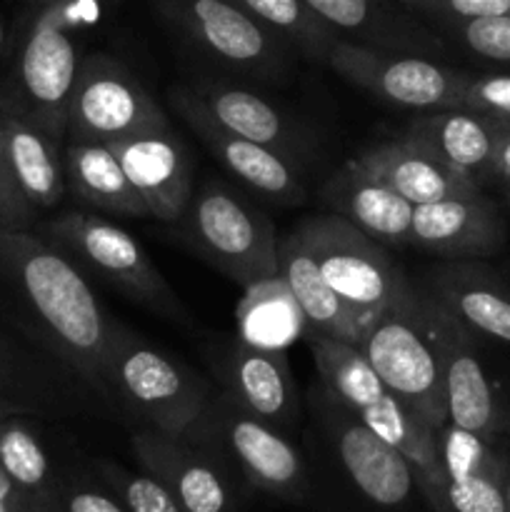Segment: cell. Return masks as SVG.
Wrapping results in <instances>:
<instances>
[{"mask_svg": "<svg viewBox=\"0 0 510 512\" xmlns=\"http://www.w3.org/2000/svg\"><path fill=\"white\" fill-rule=\"evenodd\" d=\"M0 308L40 353L105 400V355L118 320L88 275L35 230L0 225Z\"/></svg>", "mask_w": 510, "mask_h": 512, "instance_id": "cell-1", "label": "cell"}, {"mask_svg": "<svg viewBox=\"0 0 510 512\" xmlns=\"http://www.w3.org/2000/svg\"><path fill=\"white\" fill-rule=\"evenodd\" d=\"M435 313V300L413 285L370 320L358 350L408 413L438 433L448 413Z\"/></svg>", "mask_w": 510, "mask_h": 512, "instance_id": "cell-2", "label": "cell"}, {"mask_svg": "<svg viewBox=\"0 0 510 512\" xmlns=\"http://www.w3.org/2000/svg\"><path fill=\"white\" fill-rule=\"evenodd\" d=\"M105 403L140 428L188 435L213 398V385L160 345L115 323L103 368Z\"/></svg>", "mask_w": 510, "mask_h": 512, "instance_id": "cell-3", "label": "cell"}, {"mask_svg": "<svg viewBox=\"0 0 510 512\" xmlns=\"http://www.w3.org/2000/svg\"><path fill=\"white\" fill-rule=\"evenodd\" d=\"M313 353L318 380L345 405L353 410L370 430L388 440L395 450L413 465L418 490L435 512L443 503V468H440L438 433L408 413L403 403L385 388L368 360L355 345L325 338L318 333H305Z\"/></svg>", "mask_w": 510, "mask_h": 512, "instance_id": "cell-4", "label": "cell"}, {"mask_svg": "<svg viewBox=\"0 0 510 512\" xmlns=\"http://www.w3.org/2000/svg\"><path fill=\"white\" fill-rule=\"evenodd\" d=\"M38 233L63 250L85 275L118 288L160 318L188 323V313L180 305L178 295L155 268L138 238L110 218L85 210H65L40 223Z\"/></svg>", "mask_w": 510, "mask_h": 512, "instance_id": "cell-5", "label": "cell"}, {"mask_svg": "<svg viewBox=\"0 0 510 512\" xmlns=\"http://www.w3.org/2000/svg\"><path fill=\"white\" fill-rule=\"evenodd\" d=\"M183 438L213 453L253 490L288 503L305 498L308 475L293 438L240 408L223 390H215L198 425Z\"/></svg>", "mask_w": 510, "mask_h": 512, "instance_id": "cell-6", "label": "cell"}, {"mask_svg": "<svg viewBox=\"0 0 510 512\" xmlns=\"http://www.w3.org/2000/svg\"><path fill=\"white\" fill-rule=\"evenodd\" d=\"M180 238L240 288L278 278V235L260 210L223 183L205 180L190 195Z\"/></svg>", "mask_w": 510, "mask_h": 512, "instance_id": "cell-7", "label": "cell"}, {"mask_svg": "<svg viewBox=\"0 0 510 512\" xmlns=\"http://www.w3.org/2000/svg\"><path fill=\"white\" fill-rule=\"evenodd\" d=\"M155 13L195 53L250 78L278 80L295 50L233 0H153Z\"/></svg>", "mask_w": 510, "mask_h": 512, "instance_id": "cell-8", "label": "cell"}, {"mask_svg": "<svg viewBox=\"0 0 510 512\" xmlns=\"http://www.w3.org/2000/svg\"><path fill=\"white\" fill-rule=\"evenodd\" d=\"M293 233L313 255L330 288L368 323L413 288L383 245L340 215H308Z\"/></svg>", "mask_w": 510, "mask_h": 512, "instance_id": "cell-9", "label": "cell"}, {"mask_svg": "<svg viewBox=\"0 0 510 512\" xmlns=\"http://www.w3.org/2000/svg\"><path fill=\"white\" fill-rule=\"evenodd\" d=\"M80 63L83 55L70 35L65 10L55 5L25 33L13 68V83L0 88V95L45 133L65 143L68 105Z\"/></svg>", "mask_w": 510, "mask_h": 512, "instance_id": "cell-10", "label": "cell"}, {"mask_svg": "<svg viewBox=\"0 0 510 512\" xmlns=\"http://www.w3.org/2000/svg\"><path fill=\"white\" fill-rule=\"evenodd\" d=\"M170 125L138 75L108 53H90L80 63L68 105L65 140L115 143Z\"/></svg>", "mask_w": 510, "mask_h": 512, "instance_id": "cell-11", "label": "cell"}, {"mask_svg": "<svg viewBox=\"0 0 510 512\" xmlns=\"http://www.w3.org/2000/svg\"><path fill=\"white\" fill-rule=\"evenodd\" d=\"M328 65L335 75L380 103L415 113L460 108L470 78V73L448 68L438 58L368 48L350 40H338L333 45Z\"/></svg>", "mask_w": 510, "mask_h": 512, "instance_id": "cell-12", "label": "cell"}, {"mask_svg": "<svg viewBox=\"0 0 510 512\" xmlns=\"http://www.w3.org/2000/svg\"><path fill=\"white\" fill-rule=\"evenodd\" d=\"M308 405L340 468L365 500L385 510L410 503L418 480L413 465L400 450L370 430L320 380L308 393Z\"/></svg>", "mask_w": 510, "mask_h": 512, "instance_id": "cell-13", "label": "cell"}, {"mask_svg": "<svg viewBox=\"0 0 510 512\" xmlns=\"http://www.w3.org/2000/svg\"><path fill=\"white\" fill-rule=\"evenodd\" d=\"M203 358L218 390L255 418L295 438L303 423V400L283 350L260 348L235 333L210 340Z\"/></svg>", "mask_w": 510, "mask_h": 512, "instance_id": "cell-14", "label": "cell"}, {"mask_svg": "<svg viewBox=\"0 0 510 512\" xmlns=\"http://www.w3.org/2000/svg\"><path fill=\"white\" fill-rule=\"evenodd\" d=\"M130 450L140 470L153 475L183 512H240L228 468L190 438L138 428Z\"/></svg>", "mask_w": 510, "mask_h": 512, "instance_id": "cell-15", "label": "cell"}, {"mask_svg": "<svg viewBox=\"0 0 510 512\" xmlns=\"http://www.w3.org/2000/svg\"><path fill=\"white\" fill-rule=\"evenodd\" d=\"M175 113L188 123L200 138V143L213 153V158L233 175L235 180L245 185L253 193L283 205L305 203L303 163H298L290 155L280 150L268 148V145L253 143L240 135L228 133L220 128L213 118L203 110V105L193 98L188 85L173 88L168 95Z\"/></svg>", "mask_w": 510, "mask_h": 512, "instance_id": "cell-16", "label": "cell"}, {"mask_svg": "<svg viewBox=\"0 0 510 512\" xmlns=\"http://www.w3.org/2000/svg\"><path fill=\"white\" fill-rule=\"evenodd\" d=\"M435 308L448 423L495 443L508 428V413L500 400L498 385L490 378L473 335L460 328L438 303Z\"/></svg>", "mask_w": 510, "mask_h": 512, "instance_id": "cell-17", "label": "cell"}, {"mask_svg": "<svg viewBox=\"0 0 510 512\" xmlns=\"http://www.w3.org/2000/svg\"><path fill=\"white\" fill-rule=\"evenodd\" d=\"M108 145L148 205L150 218L170 225L178 223L195 190V175L193 155L175 135L173 125L145 130Z\"/></svg>", "mask_w": 510, "mask_h": 512, "instance_id": "cell-18", "label": "cell"}, {"mask_svg": "<svg viewBox=\"0 0 510 512\" xmlns=\"http://www.w3.org/2000/svg\"><path fill=\"white\" fill-rule=\"evenodd\" d=\"M508 243L498 205L485 193L415 205L410 245L440 260H483Z\"/></svg>", "mask_w": 510, "mask_h": 512, "instance_id": "cell-19", "label": "cell"}, {"mask_svg": "<svg viewBox=\"0 0 510 512\" xmlns=\"http://www.w3.org/2000/svg\"><path fill=\"white\" fill-rule=\"evenodd\" d=\"M425 293L473 338L510 348V285L480 260H445L425 278Z\"/></svg>", "mask_w": 510, "mask_h": 512, "instance_id": "cell-20", "label": "cell"}, {"mask_svg": "<svg viewBox=\"0 0 510 512\" xmlns=\"http://www.w3.org/2000/svg\"><path fill=\"white\" fill-rule=\"evenodd\" d=\"M313 8L340 40L440 58L448 53L445 40L428 23L410 13L398 0H303Z\"/></svg>", "mask_w": 510, "mask_h": 512, "instance_id": "cell-21", "label": "cell"}, {"mask_svg": "<svg viewBox=\"0 0 510 512\" xmlns=\"http://www.w3.org/2000/svg\"><path fill=\"white\" fill-rule=\"evenodd\" d=\"M438 450L445 480L438 512H505L508 458L495 443L445 423Z\"/></svg>", "mask_w": 510, "mask_h": 512, "instance_id": "cell-22", "label": "cell"}, {"mask_svg": "<svg viewBox=\"0 0 510 512\" xmlns=\"http://www.w3.org/2000/svg\"><path fill=\"white\" fill-rule=\"evenodd\" d=\"M188 90L203 105L205 113L228 133L280 150L298 163L313 153V138L305 133L303 125L255 90L220 80H200L188 85Z\"/></svg>", "mask_w": 510, "mask_h": 512, "instance_id": "cell-23", "label": "cell"}, {"mask_svg": "<svg viewBox=\"0 0 510 512\" xmlns=\"http://www.w3.org/2000/svg\"><path fill=\"white\" fill-rule=\"evenodd\" d=\"M505 120L473 108H440L415 113L403 138L428 148L450 168L470 175L480 185L493 180V158Z\"/></svg>", "mask_w": 510, "mask_h": 512, "instance_id": "cell-24", "label": "cell"}, {"mask_svg": "<svg viewBox=\"0 0 510 512\" xmlns=\"http://www.w3.org/2000/svg\"><path fill=\"white\" fill-rule=\"evenodd\" d=\"M318 198L328 213L345 218L380 245H410L415 205L380 183L358 158H350L343 168L335 170L320 188Z\"/></svg>", "mask_w": 510, "mask_h": 512, "instance_id": "cell-25", "label": "cell"}, {"mask_svg": "<svg viewBox=\"0 0 510 512\" xmlns=\"http://www.w3.org/2000/svg\"><path fill=\"white\" fill-rule=\"evenodd\" d=\"M355 158L380 183H385L413 205L483 193V185L478 180L450 168L448 163L435 158L428 148L403 138V135L388 140V143L373 145Z\"/></svg>", "mask_w": 510, "mask_h": 512, "instance_id": "cell-26", "label": "cell"}, {"mask_svg": "<svg viewBox=\"0 0 510 512\" xmlns=\"http://www.w3.org/2000/svg\"><path fill=\"white\" fill-rule=\"evenodd\" d=\"M0 133H3L10 173L30 208L35 213L58 208L68 195L63 168L65 143L25 118L3 95H0Z\"/></svg>", "mask_w": 510, "mask_h": 512, "instance_id": "cell-27", "label": "cell"}, {"mask_svg": "<svg viewBox=\"0 0 510 512\" xmlns=\"http://www.w3.org/2000/svg\"><path fill=\"white\" fill-rule=\"evenodd\" d=\"M278 270L280 278L293 293L300 313L305 320V333H318L325 338L350 343L358 348L368 320L360 318L323 278L315 265L313 255L308 253L298 235L290 230L285 238L278 240Z\"/></svg>", "mask_w": 510, "mask_h": 512, "instance_id": "cell-28", "label": "cell"}, {"mask_svg": "<svg viewBox=\"0 0 510 512\" xmlns=\"http://www.w3.org/2000/svg\"><path fill=\"white\" fill-rule=\"evenodd\" d=\"M63 168L65 190L75 203L113 218H150L148 205L108 143L65 140Z\"/></svg>", "mask_w": 510, "mask_h": 512, "instance_id": "cell-29", "label": "cell"}, {"mask_svg": "<svg viewBox=\"0 0 510 512\" xmlns=\"http://www.w3.org/2000/svg\"><path fill=\"white\" fill-rule=\"evenodd\" d=\"M0 468L30 512H55L65 465L53 458L35 418L10 415L0 423Z\"/></svg>", "mask_w": 510, "mask_h": 512, "instance_id": "cell-30", "label": "cell"}, {"mask_svg": "<svg viewBox=\"0 0 510 512\" xmlns=\"http://www.w3.org/2000/svg\"><path fill=\"white\" fill-rule=\"evenodd\" d=\"M60 373L68 370L53 360L35 358L0 330V423L10 415L38 418L65 408L68 388Z\"/></svg>", "mask_w": 510, "mask_h": 512, "instance_id": "cell-31", "label": "cell"}, {"mask_svg": "<svg viewBox=\"0 0 510 512\" xmlns=\"http://www.w3.org/2000/svg\"><path fill=\"white\" fill-rule=\"evenodd\" d=\"M235 320L240 338L270 350H283L305 333L303 313L280 275L245 288Z\"/></svg>", "mask_w": 510, "mask_h": 512, "instance_id": "cell-32", "label": "cell"}, {"mask_svg": "<svg viewBox=\"0 0 510 512\" xmlns=\"http://www.w3.org/2000/svg\"><path fill=\"white\" fill-rule=\"evenodd\" d=\"M250 18L285 40L295 53L328 65L340 35L303 0H233Z\"/></svg>", "mask_w": 510, "mask_h": 512, "instance_id": "cell-33", "label": "cell"}, {"mask_svg": "<svg viewBox=\"0 0 510 512\" xmlns=\"http://www.w3.org/2000/svg\"><path fill=\"white\" fill-rule=\"evenodd\" d=\"M55 512H130L118 493L90 463H68Z\"/></svg>", "mask_w": 510, "mask_h": 512, "instance_id": "cell-34", "label": "cell"}, {"mask_svg": "<svg viewBox=\"0 0 510 512\" xmlns=\"http://www.w3.org/2000/svg\"><path fill=\"white\" fill-rule=\"evenodd\" d=\"M435 33L445 43H455L458 48L478 55L493 63H510V13L480 15V18L458 20L438 28Z\"/></svg>", "mask_w": 510, "mask_h": 512, "instance_id": "cell-35", "label": "cell"}, {"mask_svg": "<svg viewBox=\"0 0 510 512\" xmlns=\"http://www.w3.org/2000/svg\"><path fill=\"white\" fill-rule=\"evenodd\" d=\"M93 468L103 475L105 483L123 498L130 512H183L173 495L145 470H130L115 460L98 458Z\"/></svg>", "mask_w": 510, "mask_h": 512, "instance_id": "cell-36", "label": "cell"}, {"mask_svg": "<svg viewBox=\"0 0 510 512\" xmlns=\"http://www.w3.org/2000/svg\"><path fill=\"white\" fill-rule=\"evenodd\" d=\"M398 3L433 30L480 15L510 13V0H398Z\"/></svg>", "mask_w": 510, "mask_h": 512, "instance_id": "cell-37", "label": "cell"}, {"mask_svg": "<svg viewBox=\"0 0 510 512\" xmlns=\"http://www.w3.org/2000/svg\"><path fill=\"white\" fill-rule=\"evenodd\" d=\"M460 108H473L510 123V73L470 75Z\"/></svg>", "mask_w": 510, "mask_h": 512, "instance_id": "cell-38", "label": "cell"}, {"mask_svg": "<svg viewBox=\"0 0 510 512\" xmlns=\"http://www.w3.org/2000/svg\"><path fill=\"white\" fill-rule=\"evenodd\" d=\"M0 225L13 230H33L35 225V210L20 195L13 173H10L3 133H0Z\"/></svg>", "mask_w": 510, "mask_h": 512, "instance_id": "cell-39", "label": "cell"}, {"mask_svg": "<svg viewBox=\"0 0 510 512\" xmlns=\"http://www.w3.org/2000/svg\"><path fill=\"white\" fill-rule=\"evenodd\" d=\"M493 180L508 185L510 188V123H505L503 133H500L498 148H495L493 158Z\"/></svg>", "mask_w": 510, "mask_h": 512, "instance_id": "cell-40", "label": "cell"}, {"mask_svg": "<svg viewBox=\"0 0 510 512\" xmlns=\"http://www.w3.org/2000/svg\"><path fill=\"white\" fill-rule=\"evenodd\" d=\"M0 512H30L23 495L18 493V488H15L13 480L5 475L3 468H0Z\"/></svg>", "mask_w": 510, "mask_h": 512, "instance_id": "cell-41", "label": "cell"}, {"mask_svg": "<svg viewBox=\"0 0 510 512\" xmlns=\"http://www.w3.org/2000/svg\"><path fill=\"white\" fill-rule=\"evenodd\" d=\"M505 512H510V458H508V470H505Z\"/></svg>", "mask_w": 510, "mask_h": 512, "instance_id": "cell-42", "label": "cell"}, {"mask_svg": "<svg viewBox=\"0 0 510 512\" xmlns=\"http://www.w3.org/2000/svg\"><path fill=\"white\" fill-rule=\"evenodd\" d=\"M5 45H8V30H5V23H3V18H0V55H3Z\"/></svg>", "mask_w": 510, "mask_h": 512, "instance_id": "cell-43", "label": "cell"}, {"mask_svg": "<svg viewBox=\"0 0 510 512\" xmlns=\"http://www.w3.org/2000/svg\"><path fill=\"white\" fill-rule=\"evenodd\" d=\"M508 208H510V188H508Z\"/></svg>", "mask_w": 510, "mask_h": 512, "instance_id": "cell-44", "label": "cell"}, {"mask_svg": "<svg viewBox=\"0 0 510 512\" xmlns=\"http://www.w3.org/2000/svg\"><path fill=\"white\" fill-rule=\"evenodd\" d=\"M508 285H510V278H508Z\"/></svg>", "mask_w": 510, "mask_h": 512, "instance_id": "cell-45", "label": "cell"}]
</instances>
